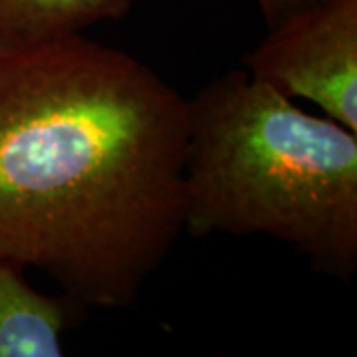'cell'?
<instances>
[{"label": "cell", "instance_id": "obj_1", "mask_svg": "<svg viewBox=\"0 0 357 357\" xmlns=\"http://www.w3.org/2000/svg\"><path fill=\"white\" fill-rule=\"evenodd\" d=\"M187 100L77 34L0 54V258L131 306L183 232Z\"/></svg>", "mask_w": 357, "mask_h": 357}, {"label": "cell", "instance_id": "obj_2", "mask_svg": "<svg viewBox=\"0 0 357 357\" xmlns=\"http://www.w3.org/2000/svg\"><path fill=\"white\" fill-rule=\"evenodd\" d=\"M183 230L264 234L316 272H357V133L306 114L246 70L187 100Z\"/></svg>", "mask_w": 357, "mask_h": 357}, {"label": "cell", "instance_id": "obj_3", "mask_svg": "<svg viewBox=\"0 0 357 357\" xmlns=\"http://www.w3.org/2000/svg\"><path fill=\"white\" fill-rule=\"evenodd\" d=\"M244 70L357 133V0H321L268 28Z\"/></svg>", "mask_w": 357, "mask_h": 357}, {"label": "cell", "instance_id": "obj_4", "mask_svg": "<svg viewBox=\"0 0 357 357\" xmlns=\"http://www.w3.org/2000/svg\"><path fill=\"white\" fill-rule=\"evenodd\" d=\"M22 270L0 258V357H60L72 318L70 298L34 290Z\"/></svg>", "mask_w": 357, "mask_h": 357}, {"label": "cell", "instance_id": "obj_5", "mask_svg": "<svg viewBox=\"0 0 357 357\" xmlns=\"http://www.w3.org/2000/svg\"><path fill=\"white\" fill-rule=\"evenodd\" d=\"M131 0H0V54H20L121 20Z\"/></svg>", "mask_w": 357, "mask_h": 357}, {"label": "cell", "instance_id": "obj_6", "mask_svg": "<svg viewBox=\"0 0 357 357\" xmlns=\"http://www.w3.org/2000/svg\"><path fill=\"white\" fill-rule=\"evenodd\" d=\"M318 2H321V0H256L268 28L278 26L286 18L302 13V10H306Z\"/></svg>", "mask_w": 357, "mask_h": 357}]
</instances>
